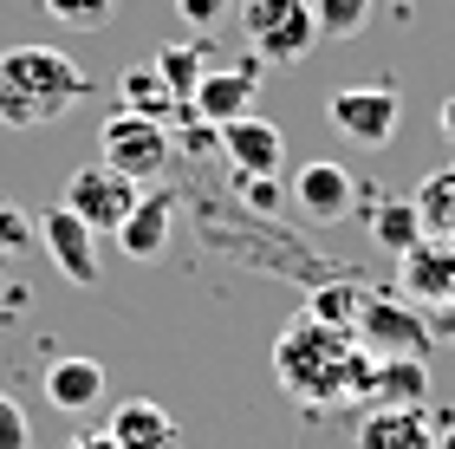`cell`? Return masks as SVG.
I'll return each mask as SVG.
<instances>
[{
	"mask_svg": "<svg viewBox=\"0 0 455 449\" xmlns=\"http://www.w3.org/2000/svg\"><path fill=\"white\" fill-rule=\"evenodd\" d=\"M371 358L351 333L319 319H293L274 339V372L293 397L306 404H345V397H371Z\"/></svg>",
	"mask_w": 455,
	"mask_h": 449,
	"instance_id": "cell-1",
	"label": "cell"
},
{
	"mask_svg": "<svg viewBox=\"0 0 455 449\" xmlns=\"http://www.w3.org/2000/svg\"><path fill=\"white\" fill-rule=\"evenodd\" d=\"M92 92L85 66L59 46H7L0 52V124L7 131H39L66 117Z\"/></svg>",
	"mask_w": 455,
	"mask_h": 449,
	"instance_id": "cell-2",
	"label": "cell"
},
{
	"mask_svg": "<svg viewBox=\"0 0 455 449\" xmlns=\"http://www.w3.org/2000/svg\"><path fill=\"white\" fill-rule=\"evenodd\" d=\"M241 39L260 66H299L319 46L313 0H241Z\"/></svg>",
	"mask_w": 455,
	"mask_h": 449,
	"instance_id": "cell-3",
	"label": "cell"
},
{
	"mask_svg": "<svg viewBox=\"0 0 455 449\" xmlns=\"http://www.w3.org/2000/svg\"><path fill=\"white\" fill-rule=\"evenodd\" d=\"M351 339H358L371 358H429V345H436L429 319L397 293H364L358 319H351Z\"/></svg>",
	"mask_w": 455,
	"mask_h": 449,
	"instance_id": "cell-4",
	"label": "cell"
},
{
	"mask_svg": "<svg viewBox=\"0 0 455 449\" xmlns=\"http://www.w3.org/2000/svg\"><path fill=\"white\" fill-rule=\"evenodd\" d=\"M325 124H332L345 144H358V150H384L390 137H397V124H403V98L390 85H339L325 98Z\"/></svg>",
	"mask_w": 455,
	"mask_h": 449,
	"instance_id": "cell-5",
	"label": "cell"
},
{
	"mask_svg": "<svg viewBox=\"0 0 455 449\" xmlns=\"http://www.w3.org/2000/svg\"><path fill=\"white\" fill-rule=\"evenodd\" d=\"M170 131L156 124V117H131V111H111L105 131H98V163H111L117 176L131 182H156L170 170Z\"/></svg>",
	"mask_w": 455,
	"mask_h": 449,
	"instance_id": "cell-6",
	"label": "cell"
},
{
	"mask_svg": "<svg viewBox=\"0 0 455 449\" xmlns=\"http://www.w3.org/2000/svg\"><path fill=\"white\" fill-rule=\"evenodd\" d=\"M137 196H143V182H131V176H117L111 163H85V170H72L66 176V209L85 221L92 235H117L124 229V215L137 209Z\"/></svg>",
	"mask_w": 455,
	"mask_h": 449,
	"instance_id": "cell-7",
	"label": "cell"
},
{
	"mask_svg": "<svg viewBox=\"0 0 455 449\" xmlns=\"http://www.w3.org/2000/svg\"><path fill=\"white\" fill-rule=\"evenodd\" d=\"M33 241L52 254V268L66 274L72 287H98V235L66 209V202H52V209L33 221Z\"/></svg>",
	"mask_w": 455,
	"mask_h": 449,
	"instance_id": "cell-8",
	"label": "cell"
},
{
	"mask_svg": "<svg viewBox=\"0 0 455 449\" xmlns=\"http://www.w3.org/2000/svg\"><path fill=\"white\" fill-rule=\"evenodd\" d=\"M215 144L221 156L235 163L241 176H280V163H286V131L274 124V117H228V124L215 131Z\"/></svg>",
	"mask_w": 455,
	"mask_h": 449,
	"instance_id": "cell-9",
	"label": "cell"
},
{
	"mask_svg": "<svg viewBox=\"0 0 455 449\" xmlns=\"http://www.w3.org/2000/svg\"><path fill=\"white\" fill-rule=\"evenodd\" d=\"M254 92H260V59H247V66H228V72H202V85L189 92V117L202 124H228V117H247L254 111Z\"/></svg>",
	"mask_w": 455,
	"mask_h": 449,
	"instance_id": "cell-10",
	"label": "cell"
},
{
	"mask_svg": "<svg viewBox=\"0 0 455 449\" xmlns=\"http://www.w3.org/2000/svg\"><path fill=\"white\" fill-rule=\"evenodd\" d=\"M397 293L410 300H455V241L423 235L410 254H397Z\"/></svg>",
	"mask_w": 455,
	"mask_h": 449,
	"instance_id": "cell-11",
	"label": "cell"
},
{
	"mask_svg": "<svg viewBox=\"0 0 455 449\" xmlns=\"http://www.w3.org/2000/svg\"><path fill=\"white\" fill-rule=\"evenodd\" d=\"M358 449H436V417L423 404H378L358 423Z\"/></svg>",
	"mask_w": 455,
	"mask_h": 449,
	"instance_id": "cell-12",
	"label": "cell"
},
{
	"mask_svg": "<svg viewBox=\"0 0 455 449\" xmlns=\"http://www.w3.org/2000/svg\"><path fill=\"white\" fill-rule=\"evenodd\" d=\"M170 229H176V189H143L137 209L124 215V229H117V248L131 261H156L170 248Z\"/></svg>",
	"mask_w": 455,
	"mask_h": 449,
	"instance_id": "cell-13",
	"label": "cell"
},
{
	"mask_svg": "<svg viewBox=\"0 0 455 449\" xmlns=\"http://www.w3.org/2000/svg\"><path fill=\"white\" fill-rule=\"evenodd\" d=\"M351 196H358V176H351L345 163H332V156H313V163L293 176V202H299L313 221H339V215L351 209Z\"/></svg>",
	"mask_w": 455,
	"mask_h": 449,
	"instance_id": "cell-14",
	"label": "cell"
},
{
	"mask_svg": "<svg viewBox=\"0 0 455 449\" xmlns=\"http://www.w3.org/2000/svg\"><path fill=\"white\" fill-rule=\"evenodd\" d=\"M105 437L117 449H176V417L156 397H124L105 423Z\"/></svg>",
	"mask_w": 455,
	"mask_h": 449,
	"instance_id": "cell-15",
	"label": "cell"
},
{
	"mask_svg": "<svg viewBox=\"0 0 455 449\" xmlns=\"http://www.w3.org/2000/svg\"><path fill=\"white\" fill-rule=\"evenodd\" d=\"M98 397H105V365L98 358H52L46 365V404L52 411L78 417V411H92Z\"/></svg>",
	"mask_w": 455,
	"mask_h": 449,
	"instance_id": "cell-16",
	"label": "cell"
},
{
	"mask_svg": "<svg viewBox=\"0 0 455 449\" xmlns=\"http://www.w3.org/2000/svg\"><path fill=\"white\" fill-rule=\"evenodd\" d=\"M371 397L378 404H423L429 397V358H378L371 365Z\"/></svg>",
	"mask_w": 455,
	"mask_h": 449,
	"instance_id": "cell-17",
	"label": "cell"
},
{
	"mask_svg": "<svg viewBox=\"0 0 455 449\" xmlns=\"http://www.w3.org/2000/svg\"><path fill=\"white\" fill-rule=\"evenodd\" d=\"M117 111H131V117H170L176 111V98H170V85H163V72L156 66H131L117 78Z\"/></svg>",
	"mask_w": 455,
	"mask_h": 449,
	"instance_id": "cell-18",
	"label": "cell"
},
{
	"mask_svg": "<svg viewBox=\"0 0 455 449\" xmlns=\"http://www.w3.org/2000/svg\"><path fill=\"white\" fill-rule=\"evenodd\" d=\"M417 215H423V235L455 241V163H449V170H429V176H423Z\"/></svg>",
	"mask_w": 455,
	"mask_h": 449,
	"instance_id": "cell-19",
	"label": "cell"
},
{
	"mask_svg": "<svg viewBox=\"0 0 455 449\" xmlns=\"http://www.w3.org/2000/svg\"><path fill=\"white\" fill-rule=\"evenodd\" d=\"M371 241L390 254H410L423 241V215H417V202H384V209H371Z\"/></svg>",
	"mask_w": 455,
	"mask_h": 449,
	"instance_id": "cell-20",
	"label": "cell"
},
{
	"mask_svg": "<svg viewBox=\"0 0 455 449\" xmlns=\"http://www.w3.org/2000/svg\"><path fill=\"white\" fill-rule=\"evenodd\" d=\"M156 72H163V85H170L176 105H189V92L202 85V72H209V59H202L196 39H182V46H163L156 52Z\"/></svg>",
	"mask_w": 455,
	"mask_h": 449,
	"instance_id": "cell-21",
	"label": "cell"
},
{
	"mask_svg": "<svg viewBox=\"0 0 455 449\" xmlns=\"http://www.w3.org/2000/svg\"><path fill=\"white\" fill-rule=\"evenodd\" d=\"M313 20H319V39H358L371 20V0H313Z\"/></svg>",
	"mask_w": 455,
	"mask_h": 449,
	"instance_id": "cell-22",
	"label": "cell"
},
{
	"mask_svg": "<svg viewBox=\"0 0 455 449\" xmlns=\"http://www.w3.org/2000/svg\"><path fill=\"white\" fill-rule=\"evenodd\" d=\"M358 306H364V287H319L313 300H306V319H319V325H339V333H351Z\"/></svg>",
	"mask_w": 455,
	"mask_h": 449,
	"instance_id": "cell-23",
	"label": "cell"
},
{
	"mask_svg": "<svg viewBox=\"0 0 455 449\" xmlns=\"http://www.w3.org/2000/svg\"><path fill=\"white\" fill-rule=\"evenodd\" d=\"M46 13L59 20V27H105V20L117 13V0H46Z\"/></svg>",
	"mask_w": 455,
	"mask_h": 449,
	"instance_id": "cell-24",
	"label": "cell"
},
{
	"mask_svg": "<svg viewBox=\"0 0 455 449\" xmlns=\"http://www.w3.org/2000/svg\"><path fill=\"white\" fill-rule=\"evenodd\" d=\"M27 248H39L33 241V215L13 209V202H0V254H27Z\"/></svg>",
	"mask_w": 455,
	"mask_h": 449,
	"instance_id": "cell-25",
	"label": "cell"
},
{
	"mask_svg": "<svg viewBox=\"0 0 455 449\" xmlns=\"http://www.w3.org/2000/svg\"><path fill=\"white\" fill-rule=\"evenodd\" d=\"M0 449H33V430H27V411L0 391Z\"/></svg>",
	"mask_w": 455,
	"mask_h": 449,
	"instance_id": "cell-26",
	"label": "cell"
},
{
	"mask_svg": "<svg viewBox=\"0 0 455 449\" xmlns=\"http://www.w3.org/2000/svg\"><path fill=\"white\" fill-rule=\"evenodd\" d=\"M228 7H235V0H176V13L189 20V27H215Z\"/></svg>",
	"mask_w": 455,
	"mask_h": 449,
	"instance_id": "cell-27",
	"label": "cell"
},
{
	"mask_svg": "<svg viewBox=\"0 0 455 449\" xmlns=\"http://www.w3.org/2000/svg\"><path fill=\"white\" fill-rule=\"evenodd\" d=\"M247 209H274V176H247Z\"/></svg>",
	"mask_w": 455,
	"mask_h": 449,
	"instance_id": "cell-28",
	"label": "cell"
},
{
	"mask_svg": "<svg viewBox=\"0 0 455 449\" xmlns=\"http://www.w3.org/2000/svg\"><path fill=\"white\" fill-rule=\"evenodd\" d=\"M436 124H443V137H449V144H455V92L443 98V111H436Z\"/></svg>",
	"mask_w": 455,
	"mask_h": 449,
	"instance_id": "cell-29",
	"label": "cell"
},
{
	"mask_svg": "<svg viewBox=\"0 0 455 449\" xmlns=\"http://www.w3.org/2000/svg\"><path fill=\"white\" fill-rule=\"evenodd\" d=\"M66 449H117V443H111V437H105V430H92V437H72V443H66Z\"/></svg>",
	"mask_w": 455,
	"mask_h": 449,
	"instance_id": "cell-30",
	"label": "cell"
},
{
	"mask_svg": "<svg viewBox=\"0 0 455 449\" xmlns=\"http://www.w3.org/2000/svg\"><path fill=\"white\" fill-rule=\"evenodd\" d=\"M436 449H455V423H449V430H443V437H436Z\"/></svg>",
	"mask_w": 455,
	"mask_h": 449,
	"instance_id": "cell-31",
	"label": "cell"
},
{
	"mask_svg": "<svg viewBox=\"0 0 455 449\" xmlns=\"http://www.w3.org/2000/svg\"><path fill=\"white\" fill-rule=\"evenodd\" d=\"M176 449H182V443H176Z\"/></svg>",
	"mask_w": 455,
	"mask_h": 449,
	"instance_id": "cell-32",
	"label": "cell"
}]
</instances>
